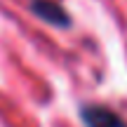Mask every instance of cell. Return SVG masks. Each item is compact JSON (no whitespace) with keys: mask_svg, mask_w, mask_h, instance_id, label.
Listing matches in <instances>:
<instances>
[{"mask_svg":"<svg viewBox=\"0 0 127 127\" xmlns=\"http://www.w3.org/2000/svg\"><path fill=\"white\" fill-rule=\"evenodd\" d=\"M80 118L85 127H127V123L115 111L106 108V106H96V104L85 106L80 111Z\"/></svg>","mask_w":127,"mask_h":127,"instance_id":"cell-2","label":"cell"},{"mask_svg":"<svg viewBox=\"0 0 127 127\" xmlns=\"http://www.w3.org/2000/svg\"><path fill=\"white\" fill-rule=\"evenodd\" d=\"M28 9H31L40 21L50 24V26H57V28H68L71 26V14H68L57 0H31Z\"/></svg>","mask_w":127,"mask_h":127,"instance_id":"cell-1","label":"cell"}]
</instances>
